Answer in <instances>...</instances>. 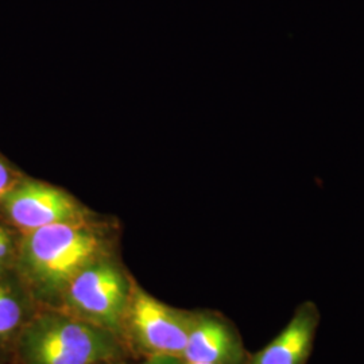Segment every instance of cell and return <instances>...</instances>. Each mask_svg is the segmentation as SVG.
<instances>
[{"label":"cell","mask_w":364,"mask_h":364,"mask_svg":"<svg viewBox=\"0 0 364 364\" xmlns=\"http://www.w3.org/2000/svg\"><path fill=\"white\" fill-rule=\"evenodd\" d=\"M100 248L97 235L81 221L50 224L25 234L22 273L38 299H61L69 282L99 259Z\"/></svg>","instance_id":"cell-1"},{"label":"cell","mask_w":364,"mask_h":364,"mask_svg":"<svg viewBox=\"0 0 364 364\" xmlns=\"http://www.w3.org/2000/svg\"><path fill=\"white\" fill-rule=\"evenodd\" d=\"M25 364H103L120 355L117 335L68 312L43 313L23 329Z\"/></svg>","instance_id":"cell-2"},{"label":"cell","mask_w":364,"mask_h":364,"mask_svg":"<svg viewBox=\"0 0 364 364\" xmlns=\"http://www.w3.org/2000/svg\"><path fill=\"white\" fill-rule=\"evenodd\" d=\"M131 285L114 263L97 259L69 282L61 301L68 313L117 335L124 328Z\"/></svg>","instance_id":"cell-3"},{"label":"cell","mask_w":364,"mask_h":364,"mask_svg":"<svg viewBox=\"0 0 364 364\" xmlns=\"http://www.w3.org/2000/svg\"><path fill=\"white\" fill-rule=\"evenodd\" d=\"M196 313L165 305L136 284L131 285L130 302L124 318L135 343L151 355L182 358Z\"/></svg>","instance_id":"cell-4"},{"label":"cell","mask_w":364,"mask_h":364,"mask_svg":"<svg viewBox=\"0 0 364 364\" xmlns=\"http://www.w3.org/2000/svg\"><path fill=\"white\" fill-rule=\"evenodd\" d=\"M1 200L10 219L25 234L55 223L80 221L81 216L69 196L38 182L11 188Z\"/></svg>","instance_id":"cell-5"},{"label":"cell","mask_w":364,"mask_h":364,"mask_svg":"<svg viewBox=\"0 0 364 364\" xmlns=\"http://www.w3.org/2000/svg\"><path fill=\"white\" fill-rule=\"evenodd\" d=\"M247 351L228 321L212 313H196L182 359L185 363L246 364Z\"/></svg>","instance_id":"cell-6"},{"label":"cell","mask_w":364,"mask_h":364,"mask_svg":"<svg viewBox=\"0 0 364 364\" xmlns=\"http://www.w3.org/2000/svg\"><path fill=\"white\" fill-rule=\"evenodd\" d=\"M321 313L313 301L301 302L287 326L246 364H306L313 351Z\"/></svg>","instance_id":"cell-7"},{"label":"cell","mask_w":364,"mask_h":364,"mask_svg":"<svg viewBox=\"0 0 364 364\" xmlns=\"http://www.w3.org/2000/svg\"><path fill=\"white\" fill-rule=\"evenodd\" d=\"M23 304L14 289L0 282V338H7L21 326Z\"/></svg>","instance_id":"cell-8"},{"label":"cell","mask_w":364,"mask_h":364,"mask_svg":"<svg viewBox=\"0 0 364 364\" xmlns=\"http://www.w3.org/2000/svg\"><path fill=\"white\" fill-rule=\"evenodd\" d=\"M13 188V178L9 169L0 162V200Z\"/></svg>","instance_id":"cell-9"},{"label":"cell","mask_w":364,"mask_h":364,"mask_svg":"<svg viewBox=\"0 0 364 364\" xmlns=\"http://www.w3.org/2000/svg\"><path fill=\"white\" fill-rule=\"evenodd\" d=\"M141 364H185V360L178 356L170 355H151L147 360Z\"/></svg>","instance_id":"cell-10"},{"label":"cell","mask_w":364,"mask_h":364,"mask_svg":"<svg viewBox=\"0 0 364 364\" xmlns=\"http://www.w3.org/2000/svg\"><path fill=\"white\" fill-rule=\"evenodd\" d=\"M185 364H205V363H185Z\"/></svg>","instance_id":"cell-11"}]
</instances>
